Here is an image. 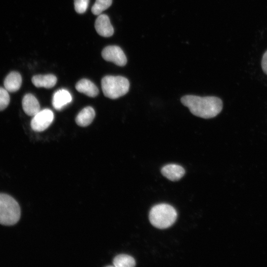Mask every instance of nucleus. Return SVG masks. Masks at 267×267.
<instances>
[{"label":"nucleus","mask_w":267,"mask_h":267,"mask_svg":"<svg viewBox=\"0 0 267 267\" xmlns=\"http://www.w3.org/2000/svg\"><path fill=\"white\" fill-rule=\"evenodd\" d=\"M94 27L97 33L102 37H109L114 33L113 27L109 17L106 14L98 15L95 20Z\"/></svg>","instance_id":"7"},{"label":"nucleus","mask_w":267,"mask_h":267,"mask_svg":"<svg viewBox=\"0 0 267 267\" xmlns=\"http://www.w3.org/2000/svg\"><path fill=\"white\" fill-rule=\"evenodd\" d=\"M95 115L94 110L90 106L83 108L76 117V124L81 127H86L93 121Z\"/></svg>","instance_id":"14"},{"label":"nucleus","mask_w":267,"mask_h":267,"mask_svg":"<svg viewBox=\"0 0 267 267\" xmlns=\"http://www.w3.org/2000/svg\"><path fill=\"white\" fill-rule=\"evenodd\" d=\"M72 100V96L67 90L59 89L53 95L52 106L55 109L60 110L64 106L70 103Z\"/></svg>","instance_id":"10"},{"label":"nucleus","mask_w":267,"mask_h":267,"mask_svg":"<svg viewBox=\"0 0 267 267\" xmlns=\"http://www.w3.org/2000/svg\"><path fill=\"white\" fill-rule=\"evenodd\" d=\"M112 0H96L91 7L92 13L96 15L100 14L112 4Z\"/></svg>","instance_id":"16"},{"label":"nucleus","mask_w":267,"mask_h":267,"mask_svg":"<svg viewBox=\"0 0 267 267\" xmlns=\"http://www.w3.org/2000/svg\"><path fill=\"white\" fill-rule=\"evenodd\" d=\"M177 212L171 205L159 204L153 206L149 215V221L155 227L164 229L171 226L176 221Z\"/></svg>","instance_id":"3"},{"label":"nucleus","mask_w":267,"mask_h":267,"mask_svg":"<svg viewBox=\"0 0 267 267\" xmlns=\"http://www.w3.org/2000/svg\"><path fill=\"white\" fill-rule=\"evenodd\" d=\"M53 119V113L50 109L40 110L33 116L31 121V127L34 131H44L50 126Z\"/></svg>","instance_id":"5"},{"label":"nucleus","mask_w":267,"mask_h":267,"mask_svg":"<svg viewBox=\"0 0 267 267\" xmlns=\"http://www.w3.org/2000/svg\"><path fill=\"white\" fill-rule=\"evenodd\" d=\"M21 208L11 195L0 193V224L4 226L16 224L21 217Z\"/></svg>","instance_id":"2"},{"label":"nucleus","mask_w":267,"mask_h":267,"mask_svg":"<svg viewBox=\"0 0 267 267\" xmlns=\"http://www.w3.org/2000/svg\"><path fill=\"white\" fill-rule=\"evenodd\" d=\"M101 88L106 97L116 99L129 91L130 83L126 78L123 76H106L102 79Z\"/></svg>","instance_id":"4"},{"label":"nucleus","mask_w":267,"mask_h":267,"mask_svg":"<svg viewBox=\"0 0 267 267\" xmlns=\"http://www.w3.org/2000/svg\"><path fill=\"white\" fill-rule=\"evenodd\" d=\"M4 88L10 92H14L19 89L22 84V77L16 71L10 72L4 80Z\"/></svg>","instance_id":"11"},{"label":"nucleus","mask_w":267,"mask_h":267,"mask_svg":"<svg viewBox=\"0 0 267 267\" xmlns=\"http://www.w3.org/2000/svg\"><path fill=\"white\" fill-rule=\"evenodd\" d=\"M75 88L79 92L91 97H95L99 93V90L95 84L87 79L79 81L76 84Z\"/></svg>","instance_id":"12"},{"label":"nucleus","mask_w":267,"mask_h":267,"mask_svg":"<svg viewBox=\"0 0 267 267\" xmlns=\"http://www.w3.org/2000/svg\"><path fill=\"white\" fill-rule=\"evenodd\" d=\"M161 173L168 179L176 181L180 179L185 174L184 168L181 166L170 164L164 166L161 169Z\"/></svg>","instance_id":"9"},{"label":"nucleus","mask_w":267,"mask_h":267,"mask_svg":"<svg viewBox=\"0 0 267 267\" xmlns=\"http://www.w3.org/2000/svg\"><path fill=\"white\" fill-rule=\"evenodd\" d=\"M262 67L263 71L267 74V50L265 52L262 58Z\"/></svg>","instance_id":"19"},{"label":"nucleus","mask_w":267,"mask_h":267,"mask_svg":"<svg viewBox=\"0 0 267 267\" xmlns=\"http://www.w3.org/2000/svg\"><path fill=\"white\" fill-rule=\"evenodd\" d=\"M32 82L37 88L50 89L55 85L57 78L52 74L37 75L32 77Z\"/></svg>","instance_id":"13"},{"label":"nucleus","mask_w":267,"mask_h":267,"mask_svg":"<svg viewBox=\"0 0 267 267\" xmlns=\"http://www.w3.org/2000/svg\"><path fill=\"white\" fill-rule=\"evenodd\" d=\"M113 265L116 267H132L135 266V262L131 256L121 254L114 258Z\"/></svg>","instance_id":"15"},{"label":"nucleus","mask_w":267,"mask_h":267,"mask_svg":"<svg viewBox=\"0 0 267 267\" xmlns=\"http://www.w3.org/2000/svg\"><path fill=\"white\" fill-rule=\"evenodd\" d=\"M89 3V0H74V7L76 11L82 14L87 10Z\"/></svg>","instance_id":"18"},{"label":"nucleus","mask_w":267,"mask_h":267,"mask_svg":"<svg viewBox=\"0 0 267 267\" xmlns=\"http://www.w3.org/2000/svg\"><path fill=\"white\" fill-rule=\"evenodd\" d=\"M22 105L24 112L30 116L33 117L40 111V105L38 99L31 93H27L24 96Z\"/></svg>","instance_id":"8"},{"label":"nucleus","mask_w":267,"mask_h":267,"mask_svg":"<svg viewBox=\"0 0 267 267\" xmlns=\"http://www.w3.org/2000/svg\"><path fill=\"white\" fill-rule=\"evenodd\" d=\"M101 55L104 60L112 62L118 66H125L127 62L124 51L117 45H109L105 47L102 50Z\"/></svg>","instance_id":"6"},{"label":"nucleus","mask_w":267,"mask_h":267,"mask_svg":"<svg viewBox=\"0 0 267 267\" xmlns=\"http://www.w3.org/2000/svg\"><path fill=\"white\" fill-rule=\"evenodd\" d=\"M10 102L8 91L4 88L0 87V111L5 109Z\"/></svg>","instance_id":"17"},{"label":"nucleus","mask_w":267,"mask_h":267,"mask_svg":"<svg viewBox=\"0 0 267 267\" xmlns=\"http://www.w3.org/2000/svg\"><path fill=\"white\" fill-rule=\"evenodd\" d=\"M180 100L192 114L204 119L216 117L222 108V100L215 96L187 95L182 97Z\"/></svg>","instance_id":"1"}]
</instances>
